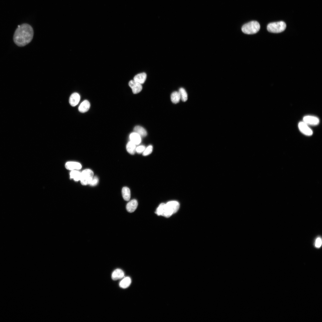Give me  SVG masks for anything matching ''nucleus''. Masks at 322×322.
<instances>
[{"mask_svg": "<svg viewBox=\"0 0 322 322\" xmlns=\"http://www.w3.org/2000/svg\"><path fill=\"white\" fill-rule=\"evenodd\" d=\"M34 34L32 27L27 24L18 26L13 37L14 43L19 47H24L30 43Z\"/></svg>", "mask_w": 322, "mask_h": 322, "instance_id": "obj_1", "label": "nucleus"}, {"mask_svg": "<svg viewBox=\"0 0 322 322\" xmlns=\"http://www.w3.org/2000/svg\"><path fill=\"white\" fill-rule=\"evenodd\" d=\"M179 206V203L176 201H170L166 204L163 203L158 208V213L160 216L170 217L177 212Z\"/></svg>", "mask_w": 322, "mask_h": 322, "instance_id": "obj_2", "label": "nucleus"}, {"mask_svg": "<svg viewBox=\"0 0 322 322\" xmlns=\"http://www.w3.org/2000/svg\"><path fill=\"white\" fill-rule=\"evenodd\" d=\"M260 25L256 21H252L244 25L242 28V30L244 33L248 34H252L257 33L260 30Z\"/></svg>", "mask_w": 322, "mask_h": 322, "instance_id": "obj_3", "label": "nucleus"}, {"mask_svg": "<svg viewBox=\"0 0 322 322\" xmlns=\"http://www.w3.org/2000/svg\"><path fill=\"white\" fill-rule=\"evenodd\" d=\"M286 23L283 21L272 23L267 26L268 31L271 33H278L284 31L286 28Z\"/></svg>", "mask_w": 322, "mask_h": 322, "instance_id": "obj_4", "label": "nucleus"}, {"mask_svg": "<svg viewBox=\"0 0 322 322\" xmlns=\"http://www.w3.org/2000/svg\"><path fill=\"white\" fill-rule=\"evenodd\" d=\"M93 173L91 170L86 169L84 170L81 174L80 181L81 184L83 185L89 184L93 177Z\"/></svg>", "mask_w": 322, "mask_h": 322, "instance_id": "obj_5", "label": "nucleus"}, {"mask_svg": "<svg viewBox=\"0 0 322 322\" xmlns=\"http://www.w3.org/2000/svg\"><path fill=\"white\" fill-rule=\"evenodd\" d=\"M298 127L302 133L306 136H311L313 134V132L312 129L304 121L300 122L299 123Z\"/></svg>", "mask_w": 322, "mask_h": 322, "instance_id": "obj_6", "label": "nucleus"}, {"mask_svg": "<svg viewBox=\"0 0 322 322\" xmlns=\"http://www.w3.org/2000/svg\"><path fill=\"white\" fill-rule=\"evenodd\" d=\"M303 121L308 125L316 126L319 124V120L316 117L307 116L303 118Z\"/></svg>", "mask_w": 322, "mask_h": 322, "instance_id": "obj_7", "label": "nucleus"}, {"mask_svg": "<svg viewBox=\"0 0 322 322\" xmlns=\"http://www.w3.org/2000/svg\"><path fill=\"white\" fill-rule=\"evenodd\" d=\"M129 85L132 89V92L134 94L139 93L143 89V86L141 84L134 80L130 81L129 82Z\"/></svg>", "mask_w": 322, "mask_h": 322, "instance_id": "obj_8", "label": "nucleus"}, {"mask_svg": "<svg viewBox=\"0 0 322 322\" xmlns=\"http://www.w3.org/2000/svg\"><path fill=\"white\" fill-rule=\"evenodd\" d=\"M80 99V97L79 95L77 93H74L70 97V103L71 106L75 107L78 105Z\"/></svg>", "mask_w": 322, "mask_h": 322, "instance_id": "obj_9", "label": "nucleus"}, {"mask_svg": "<svg viewBox=\"0 0 322 322\" xmlns=\"http://www.w3.org/2000/svg\"><path fill=\"white\" fill-rule=\"evenodd\" d=\"M138 202L135 199L132 200L127 203L126 206V209L129 213L134 212L137 209Z\"/></svg>", "mask_w": 322, "mask_h": 322, "instance_id": "obj_10", "label": "nucleus"}, {"mask_svg": "<svg viewBox=\"0 0 322 322\" xmlns=\"http://www.w3.org/2000/svg\"><path fill=\"white\" fill-rule=\"evenodd\" d=\"M124 276L125 273L121 269H117L113 272L112 278L114 280H117L123 278Z\"/></svg>", "mask_w": 322, "mask_h": 322, "instance_id": "obj_11", "label": "nucleus"}, {"mask_svg": "<svg viewBox=\"0 0 322 322\" xmlns=\"http://www.w3.org/2000/svg\"><path fill=\"white\" fill-rule=\"evenodd\" d=\"M129 138L130 141L136 145L140 144L141 141V137L135 132L130 134Z\"/></svg>", "mask_w": 322, "mask_h": 322, "instance_id": "obj_12", "label": "nucleus"}, {"mask_svg": "<svg viewBox=\"0 0 322 322\" xmlns=\"http://www.w3.org/2000/svg\"><path fill=\"white\" fill-rule=\"evenodd\" d=\"M65 167L67 169L71 170L75 169L78 170L81 169L82 165L80 163L75 162H69L66 163Z\"/></svg>", "mask_w": 322, "mask_h": 322, "instance_id": "obj_13", "label": "nucleus"}, {"mask_svg": "<svg viewBox=\"0 0 322 322\" xmlns=\"http://www.w3.org/2000/svg\"><path fill=\"white\" fill-rule=\"evenodd\" d=\"M90 106L89 102L87 100L83 101L80 104L79 107V111L82 113L87 112L90 108Z\"/></svg>", "mask_w": 322, "mask_h": 322, "instance_id": "obj_14", "label": "nucleus"}, {"mask_svg": "<svg viewBox=\"0 0 322 322\" xmlns=\"http://www.w3.org/2000/svg\"><path fill=\"white\" fill-rule=\"evenodd\" d=\"M147 77V74L145 73H142L136 75L134 78V80L142 84L145 82Z\"/></svg>", "mask_w": 322, "mask_h": 322, "instance_id": "obj_15", "label": "nucleus"}, {"mask_svg": "<svg viewBox=\"0 0 322 322\" xmlns=\"http://www.w3.org/2000/svg\"><path fill=\"white\" fill-rule=\"evenodd\" d=\"M134 132L138 134L141 137H145L147 135V132L143 127L139 126H136L134 129Z\"/></svg>", "mask_w": 322, "mask_h": 322, "instance_id": "obj_16", "label": "nucleus"}, {"mask_svg": "<svg viewBox=\"0 0 322 322\" xmlns=\"http://www.w3.org/2000/svg\"><path fill=\"white\" fill-rule=\"evenodd\" d=\"M131 282V279L129 277H125L120 282L119 286L122 288H126L129 286Z\"/></svg>", "mask_w": 322, "mask_h": 322, "instance_id": "obj_17", "label": "nucleus"}, {"mask_svg": "<svg viewBox=\"0 0 322 322\" xmlns=\"http://www.w3.org/2000/svg\"><path fill=\"white\" fill-rule=\"evenodd\" d=\"M122 195L124 199L127 201L129 200L130 198V191L129 189L127 187L123 188L122 189Z\"/></svg>", "mask_w": 322, "mask_h": 322, "instance_id": "obj_18", "label": "nucleus"}, {"mask_svg": "<svg viewBox=\"0 0 322 322\" xmlns=\"http://www.w3.org/2000/svg\"><path fill=\"white\" fill-rule=\"evenodd\" d=\"M136 145L131 141L128 142L126 146L128 152L131 155H134L136 151Z\"/></svg>", "mask_w": 322, "mask_h": 322, "instance_id": "obj_19", "label": "nucleus"}, {"mask_svg": "<svg viewBox=\"0 0 322 322\" xmlns=\"http://www.w3.org/2000/svg\"><path fill=\"white\" fill-rule=\"evenodd\" d=\"M171 99L173 103L176 104L178 103L181 99L179 92L177 91L173 92L171 95Z\"/></svg>", "mask_w": 322, "mask_h": 322, "instance_id": "obj_20", "label": "nucleus"}, {"mask_svg": "<svg viewBox=\"0 0 322 322\" xmlns=\"http://www.w3.org/2000/svg\"><path fill=\"white\" fill-rule=\"evenodd\" d=\"M81 174V173L77 170H73L70 173V177L75 181H78L80 180Z\"/></svg>", "mask_w": 322, "mask_h": 322, "instance_id": "obj_21", "label": "nucleus"}, {"mask_svg": "<svg viewBox=\"0 0 322 322\" xmlns=\"http://www.w3.org/2000/svg\"><path fill=\"white\" fill-rule=\"evenodd\" d=\"M178 92L180 95L182 100L183 102L186 101L188 99V95L185 89L183 88H181L179 89Z\"/></svg>", "mask_w": 322, "mask_h": 322, "instance_id": "obj_22", "label": "nucleus"}, {"mask_svg": "<svg viewBox=\"0 0 322 322\" xmlns=\"http://www.w3.org/2000/svg\"><path fill=\"white\" fill-rule=\"evenodd\" d=\"M153 151V147L151 145H149L146 148L143 153V155L145 156L149 155Z\"/></svg>", "mask_w": 322, "mask_h": 322, "instance_id": "obj_23", "label": "nucleus"}, {"mask_svg": "<svg viewBox=\"0 0 322 322\" xmlns=\"http://www.w3.org/2000/svg\"><path fill=\"white\" fill-rule=\"evenodd\" d=\"M99 179L97 176L93 177L92 178L89 185L92 186H96L99 183Z\"/></svg>", "mask_w": 322, "mask_h": 322, "instance_id": "obj_24", "label": "nucleus"}, {"mask_svg": "<svg viewBox=\"0 0 322 322\" xmlns=\"http://www.w3.org/2000/svg\"><path fill=\"white\" fill-rule=\"evenodd\" d=\"M146 149V147L143 145L140 146L136 149V151L138 153H140L144 152Z\"/></svg>", "mask_w": 322, "mask_h": 322, "instance_id": "obj_25", "label": "nucleus"}, {"mask_svg": "<svg viewBox=\"0 0 322 322\" xmlns=\"http://www.w3.org/2000/svg\"><path fill=\"white\" fill-rule=\"evenodd\" d=\"M322 240L320 238H318L316 239L315 243V246L316 247L319 248L322 245Z\"/></svg>", "mask_w": 322, "mask_h": 322, "instance_id": "obj_26", "label": "nucleus"}]
</instances>
